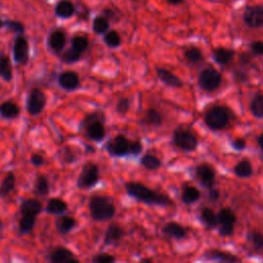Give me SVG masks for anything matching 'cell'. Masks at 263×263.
<instances>
[{
  "label": "cell",
  "mask_w": 263,
  "mask_h": 263,
  "mask_svg": "<svg viewBox=\"0 0 263 263\" xmlns=\"http://www.w3.org/2000/svg\"><path fill=\"white\" fill-rule=\"evenodd\" d=\"M200 220L209 228H215L218 226L217 214L210 208H203L200 211Z\"/></svg>",
  "instance_id": "obj_31"
},
{
  "label": "cell",
  "mask_w": 263,
  "mask_h": 263,
  "mask_svg": "<svg viewBox=\"0 0 263 263\" xmlns=\"http://www.w3.org/2000/svg\"><path fill=\"white\" fill-rule=\"evenodd\" d=\"M14 61L21 65H26L29 60V42L25 36L18 35L13 43Z\"/></svg>",
  "instance_id": "obj_13"
},
{
  "label": "cell",
  "mask_w": 263,
  "mask_h": 263,
  "mask_svg": "<svg viewBox=\"0 0 263 263\" xmlns=\"http://www.w3.org/2000/svg\"><path fill=\"white\" fill-rule=\"evenodd\" d=\"M46 104L45 93L40 88L31 89L27 99V110L30 115L36 116L40 114Z\"/></svg>",
  "instance_id": "obj_10"
},
{
  "label": "cell",
  "mask_w": 263,
  "mask_h": 263,
  "mask_svg": "<svg viewBox=\"0 0 263 263\" xmlns=\"http://www.w3.org/2000/svg\"><path fill=\"white\" fill-rule=\"evenodd\" d=\"M250 111L256 118H263V93H256L250 102Z\"/></svg>",
  "instance_id": "obj_29"
},
{
  "label": "cell",
  "mask_w": 263,
  "mask_h": 263,
  "mask_svg": "<svg viewBox=\"0 0 263 263\" xmlns=\"http://www.w3.org/2000/svg\"><path fill=\"white\" fill-rule=\"evenodd\" d=\"M1 227H2V222L0 221V228H1Z\"/></svg>",
  "instance_id": "obj_57"
},
{
  "label": "cell",
  "mask_w": 263,
  "mask_h": 263,
  "mask_svg": "<svg viewBox=\"0 0 263 263\" xmlns=\"http://www.w3.org/2000/svg\"><path fill=\"white\" fill-rule=\"evenodd\" d=\"M253 172H254L253 165L248 159H241L233 167V174L237 178H241V179L250 178L253 175Z\"/></svg>",
  "instance_id": "obj_26"
},
{
  "label": "cell",
  "mask_w": 263,
  "mask_h": 263,
  "mask_svg": "<svg viewBox=\"0 0 263 263\" xmlns=\"http://www.w3.org/2000/svg\"><path fill=\"white\" fill-rule=\"evenodd\" d=\"M88 209L90 217L98 222L110 220L116 212L113 200L105 195H92L88 201Z\"/></svg>",
  "instance_id": "obj_2"
},
{
  "label": "cell",
  "mask_w": 263,
  "mask_h": 263,
  "mask_svg": "<svg viewBox=\"0 0 263 263\" xmlns=\"http://www.w3.org/2000/svg\"><path fill=\"white\" fill-rule=\"evenodd\" d=\"M3 27H4V21L0 17V29L3 28Z\"/></svg>",
  "instance_id": "obj_56"
},
{
  "label": "cell",
  "mask_w": 263,
  "mask_h": 263,
  "mask_svg": "<svg viewBox=\"0 0 263 263\" xmlns=\"http://www.w3.org/2000/svg\"><path fill=\"white\" fill-rule=\"evenodd\" d=\"M100 178L99 166L93 162H86L77 180V186L80 189H87L95 186Z\"/></svg>",
  "instance_id": "obj_8"
},
{
  "label": "cell",
  "mask_w": 263,
  "mask_h": 263,
  "mask_svg": "<svg viewBox=\"0 0 263 263\" xmlns=\"http://www.w3.org/2000/svg\"><path fill=\"white\" fill-rule=\"evenodd\" d=\"M231 111L222 105H214L206 110L203 116L204 124L213 132L226 128L231 119Z\"/></svg>",
  "instance_id": "obj_3"
},
{
  "label": "cell",
  "mask_w": 263,
  "mask_h": 263,
  "mask_svg": "<svg viewBox=\"0 0 263 263\" xmlns=\"http://www.w3.org/2000/svg\"><path fill=\"white\" fill-rule=\"evenodd\" d=\"M54 13L61 18H69L75 13V5L70 0H60L54 6Z\"/></svg>",
  "instance_id": "obj_21"
},
{
  "label": "cell",
  "mask_w": 263,
  "mask_h": 263,
  "mask_svg": "<svg viewBox=\"0 0 263 263\" xmlns=\"http://www.w3.org/2000/svg\"><path fill=\"white\" fill-rule=\"evenodd\" d=\"M42 210V203L35 198L24 199L21 203V213L22 215H31L37 216Z\"/></svg>",
  "instance_id": "obj_23"
},
{
  "label": "cell",
  "mask_w": 263,
  "mask_h": 263,
  "mask_svg": "<svg viewBox=\"0 0 263 263\" xmlns=\"http://www.w3.org/2000/svg\"><path fill=\"white\" fill-rule=\"evenodd\" d=\"M130 141L123 135H117L108 141L106 150L111 156L123 157L129 154Z\"/></svg>",
  "instance_id": "obj_9"
},
{
  "label": "cell",
  "mask_w": 263,
  "mask_h": 263,
  "mask_svg": "<svg viewBox=\"0 0 263 263\" xmlns=\"http://www.w3.org/2000/svg\"><path fill=\"white\" fill-rule=\"evenodd\" d=\"M173 143L176 147L185 152H192L196 150L198 146V140L196 136L190 130L181 127L174 132Z\"/></svg>",
  "instance_id": "obj_6"
},
{
  "label": "cell",
  "mask_w": 263,
  "mask_h": 263,
  "mask_svg": "<svg viewBox=\"0 0 263 263\" xmlns=\"http://www.w3.org/2000/svg\"><path fill=\"white\" fill-rule=\"evenodd\" d=\"M130 108V101L127 98H120L116 103V112L120 115H125Z\"/></svg>",
  "instance_id": "obj_44"
},
{
  "label": "cell",
  "mask_w": 263,
  "mask_h": 263,
  "mask_svg": "<svg viewBox=\"0 0 263 263\" xmlns=\"http://www.w3.org/2000/svg\"><path fill=\"white\" fill-rule=\"evenodd\" d=\"M104 42L107 46L111 48H116L121 44V37L117 31L110 30L104 34Z\"/></svg>",
  "instance_id": "obj_37"
},
{
  "label": "cell",
  "mask_w": 263,
  "mask_h": 263,
  "mask_svg": "<svg viewBox=\"0 0 263 263\" xmlns=\"http://www.w3.org/2000/svg\"><path fill=\"white\" fill-rule=\"evenodd\" d=\"M142 121L146 125L157 127L162 124L163 115L158 110H156L154 108H150L145 112Z\"/></svg>",
  "instance_id": "obj_24"
},
{
  "label": "cell",
  "mask_w": 263,
  "mask_h": 263,
  "mask_svg": "<svg viewBox=\"0 0 263 263\" xmlns=\"http://www.w3.org/2000/svg\"><path fill=\"white\" fill-rule=\"evenodd\" d=\"M34 190L38 195H46L49 191V184L47 178L43 175H39L35 181Z\"/></svg>",
  "instance_id": "obj_39"
},
{
  "label": "cell",
  "mask_w": 263,
  "mask_h": 263,
  "mask_svg": "<svg viewBox=\"0 0 263 263\" xmlns=\"http://www.w3.org/2000/svg\"><path fill=\"white\" fill-rule=\"evenodd\" d=\"M36 222V216L31 215H22L20 220V231L22 233H29L33 230Z\"/></svg>",
  "instance_id": "obj_38"
},
{
  "label": "cell",
  "mask_w": 263,
  "mask_h": 263,
  "mask_svg": "<svg viewBox=\"0 0 263 263\" xmlns=\"http://www.w3.org/2000/svg\"><path fill=\"white\" fill-rule=\"evenodd\" d=\"M140 163L143 167H145L148 171H155L159 168L162 164L161 160L156 155L150 153H147L144 156H142Z\"/></svg>",
  "instance_id": "obj_32"
},
{
  "label": "cell",
  "mask_w": 263,
  "mask_h": 263,
  "mask_svg": "<svg viewBox=\"0 0 263 263\" xmlns=\"http://www.w3.org/2000/svg\"><path fill=\"white\" fill-rule=\"evenodd\" d=\"M182 1H183V0H166V2L170 3V4H172V5H177V4L181 3Z\"/></svg>",
  "instance_id": "obj_55"
},
{
  "label": "cell",
  "mask_w": 263,
  "mask_h": 263,
  "mask_svg": "<svg viewBox=\"0 0 263 263\" xmlns=\"http://www.w3.org/2000/svg\"><path fill=\"white\" fill-rule=\"evenodd\" d=\"M219 234L223 237L230 236L234 232V225L236 223V215L229 208L221 209L217 214Z\"/></svg>",
  "instance_id": "obj_7"
},
{
  "label": "cell",
  "mask_w": 263,
  "mask_h": 263,
  "mask_svg": "<svg viewBox=\"0 0 263 263\" xmlns=\"http://www.w3.org/2000/svg\"><path fill=\"white\" fill-rule=\"evenodd\" d=\"M242 17L246 25L252 29L263 27V6L254 5L247 7Z\"/></svg>",
  "instance_id": "obj_12"
},
{
  "label": "cell",
  "mask_w": 263,
  "mask_h": 263,
  "mask_svg": "<svg viewBox=\"0 0 263 263\" xmlns=\"http://www.w3.org/2000/svg\"><path fill=\"white\" fill-rule=\"evenodd\" d=\"M20 114V107L10 101L3 102L0 104V115L4 118H15Z\"/></svg>",
  "instance_id": "obj_28"
},
{
  "label": "cell",
  "mask_w": 263,
  "mask_h": 263,
  "mask_svg": "<svg viewBox=\"0 0 263 263\" xmlns=\"http://www.w3.org/2000/svg\"><path fill=\"white\" fill-rule=\"evenodd\" d=\"M250 48L255 55H263V41L257 40L252 42L250 45Z\"/></svg>",
  "instance_id": "obj_48"
},
{
  "label": "cell",
  "mask_w": 263,
  "mask_h": 263,
  "mask_svg": "<svg viewBox=\"0 0 263 263\" xmlns=\"http://www.w3.org/2000/svg\"><path fill=\"white\" fill-rule=\"evenodd\" d=\"M81 54L82 52L78 51L77 49H75L74 47H70L68 48L62 55V60L63 62L67 63V64H72L75 62H78L81 59Z\"/></svg>",
  "instance_id": "obj_42"
},
{
  "label": "cell",
  "mask_w": 263,
  "mask_h": 263,
  "mask_svg": "<svg viewBox=\"0 0 263 263\" xmlns=\"http://www.w3.org/2000/svg\"><path fill=\"white\" fill-rule=\"evenodd\" d=\"M233 78L237 83H245L248 80V75L242 71H235Z\"/></svg>",
  "instance_id": "obj_51"
},
{
  "label": "cell",
  "mask_w": 263,
  "mask_h": 263,
  "mask_svg": "<svg viewBox=\"0 0 263 263\" xmlns=\"http://www.w3.org/2000/svg\"><path fill=\"white\" fill-rule=\"evenodd\" d=\"M195 174L202 187L208 190L214 187L216 180V171L211 164L199 163L195 167Z\"/></svg>",
  "instance_id": "obj_11"
},
{
  "label": "cell",
  "mask_w": 263,
  "mask_h": 263,
  "mask_svg": "<svg viewBox=\"0 0 263 263\" xmlns=\"http://www.w3.org/2000/svg\"><path fill=\"white\" fill-rule=\"evenodd\" d=\"M142 150H143V145L139 140L130 142V146H129V154L130 155L137 156L142 152Z\"/></svg>",
  "instance_id": "obj_47"
},
{
  "label": "cell",
  "mask_w": 263,
  "mask_h": 263,
  "mask_svg": "<svg viewBox=\"0 0 263 263\" xmlns=\"http://www.w3.org/2000/svg\"><path fill=\"white\" fill-rule=\"evenodd\" d=\"M49 260L53 263H78L73 253L63 247H58L49 254Z\"/></svg>",
  "instance_id": "obj_15"
},
{
  "label": "cell",
  "mask_w": 263,
  "mask_h": 263,
  "mask_svg": "<svg viewBox=\"0 0 263 263\" xmlns=\"http://www.w3.org/2000/svg\"><path fill=\"white\" fill-rule=\"evenodd\" d=\"M55 226L60 233L66 234L76 226V220L70 216H62L57 219Z\"/></svg>",
  "instance_id": "obj_30"
},
{
  "label": "cell",
  "mask_w": 263,
  "mask_h": 263,
  "mask_svg": "<svg viewBox=\"0 0 263 263\" xmlns=\"http://www.w3.org/2000/svg\"><path fill=\"white\" fill-rule=\"evenodd\" d=\"M257 143H258L260 149L263 151V133L257 138Z\"/></svg>",
  "instance_id": "obj_54"
},
{
  "label": "cell",
  "mask_w": 263,
  "mask_h": 263,
  "mask_svg": "<svg viewBox=\"0 0 263 263\" xmlns=\"http://www.w3.org/2000/svg\"><path fill=\"white\" fill-rule=\"evenodd\" d=\"M66 45V34L62 30H54L48 36V46L51 50L60 52Z\"/></svg>",
  "instance_id": "obj_20"
},
{
  "label": "cell",
  "mask_w": 263,
  "mask_h": 263,
  "mask_svg": "<svg viewBox=\"0 0 263 263\" xmlns=\"http://www.w3.org/2000/svg\"><path fill=\"white\" fill-rule=\"evenodd\" d=\"M248 239L252 243L253 248L257 251L263 250V234L259 231L251 230L248 232Z\"/></svg>",
  "instance_id": "obj_40"
},
{
  "label": "cell",
  "mask_w": 263,
  "mask_h": 263,
  "mask_svg": "<svg viewBox=\"0 0 263 263\" xmlns=\"http://www.w3.org/2000/svg\"><path fill=\"white\" fill-rule=\"evenodd\" d=\"M31 163L35 166H40L44 163V158L42 155L34 153L31 155Z\"/></svg>",
  "instance_id": "obj_50"
},
{
  "label": "cell",
  "mask_w": 263,
  "mask_h": 263,
  "mask_svg": "<svg viewBox=\"0 0 263 263\" xmlns=\"http://www.w3.org/2000/svg\"><path fill=\"white\" fill-rule=\"evenodd\" d=\"M233 57H234V51L230 48L218 47V48H215L213 51V59L220 66L228 65L233 60Z\"/></svg>",
  "instance_id": "obj_22"
},
{
  "label": "cell",
  "mask_w": 263,
  "mask_h": 263,
  "mask_svg": "<svg viewBox=\"0 0 263 263\" xmlns=\"http://www.w3.org/2000/svg\"><path fill=\"white\" fill-rule=\"evenodd\" d=\"M89 45L87 37L82 35H76L71 39V46L80 52H84Z\"/></svg>",
  "instance_id": "obj_41"
},
{
  "label": "cell",
  "mask_w": 263,
  "mask_h": 263,
  "mask_svg": "<svg viewBox=\"0 0 263 263\" xmlns=\"http://www.w3.org/2000/svg\"><path fill=\"white\" fill-rule=\"evenodd\" d=\"M59 84L66 90H74L80 84L79 76L74 71H65L59 76Z\"/></svg>",
  "instance_id": "obj_17"
},
{
  "label": "cell",
  "mask_w": 263,
  "mask_h": 263,
  "mask_svg": "<svg viewBox=\"0 0 263 263\" xmlns=\"http://www.w3.org/2000/svg\"><path fill=\"white\" fill-rule=\"evenodd\" d=\"M221 84L222 75L218 70L209 67L200 71L198 75V85L202 90L206 92H213L217 90Z\"/></svg>",
  "instance_id": "obj_5"
},
{
  "label": "cell",
  "mask_w": 263,
  "mask_h": 263,
  "mask_svg": "<svg viewBox=\"0 0 263 263\" xmlns=\"http://www.w3.org/2000/svg\"><path fill=\"white\" fill-rule=\"evenodd\" d=\"M184 58L191 64H197L203 60V54L198 47L190 46L185 49Z\"/></svg>",
  "instance_id": "obj_35"
},
{
  "label": "cell",
  "mask_w": 263,
  "mask_h": 263,
  "mask_svg": "<svg viewBox=\"0 0 263 263\" xmlns=\"http://www.w3.org/2000/svg\"><path fill=\"white\" fill-rule=\"evenodd\" d=\"M67 209H68L67 202L58 197L50 198L46 204V212L51 215L63 214L67 211Z\"/></svg>",
  "instance_id": "obj_27"
},
{
  "label": "cell",
  "mask_w": 263,
  "mask_h": 263,
  "mask_svg": "<svg viewBox=\"0 0 263 263\" xmlns=\"http://www.w3.org/2000/svg\"><path fill=\"white\" fill-rule=\"evenodd\" d=\"M124 229L118 224H110L106 230L104 242L105 245H117L124 236Z\"/></svg>",
  "instance_id": "obj_18"
},
{
  "label": "cell",
  "mask_w": 263,
  "mask_h": 263,
  "mask_svg": "<svg viewBox=\"0 0 263 263\" xmlns=\"http://www.w3.org/2000/svg\"><path fill=\"white\" fill-rule=\"evenodd\" d=\"M156 75L158 79L166 86L179 88V87H182L184 84L180 77H178L172 71L165 68H156Z\"/></svg>",
  "instance_id": "obj_14"
},
{
  "label": "cell",
  "mask_w": 263,
  "mask_h": 263,
  "mask_svg": "<svg viewBox=\"0 0 263 263\" xmlns=\"http://www.w3.org/2000/svg\"><path fill=\"white\" fill-rule=\"evenodd\" d=\"M4 27H6L10 32L15 33L17 35H21L25 32V26L20 21L15 20H5L4 21Z\"/></svg>",
  "instance_id": "obj_43"
},
{
  "label": "cell",
  "mask_w": 263,
  "mask_h": 263,
  "mask_svg": "<svg viewBox=\"0 0 263 263\" xmlns=\"http://www.w3.org/2000/svg\"><path fill=\"white\" fill-rule=\"evenodd\" d=\"M14 187H15V177L12 173H8L1 183L0 195L2 197L7 196L14 190Z\"/></svg>",
  "instance_id": "obj_34"
},
{
  "label": "cell",
  "mask_w": 263,
  "mask_h": 263,
  "mask_svg": "<svg viewBox=\"0 0 263 263\" xmlns=\"http://www.w3.org/2000/svg\"><path fill=\"white\" fill-rule=\"evenodd\" d=\"M162 233L167 237L177 240H181L187 236L186 228L175 221H171L164 224V226L162 227Z\"/></svg>",
  "instance_id": "obj_16"
},
{
  "label": "cell",
  "mask_w": 263,
  "mask_h": 263,
  "mask_svg": "<svg viewBox=\"0 0 263 263\" xmlns=\"http://www.w3.org/2000/svg\"><path fill=\"white\" fill-rule=\"evenodd\" d=\"M231 147L236 151H242L247 147V142H246L245 139L238 138V139H235L234 141L231 142Z\"/></svg>",
  "instance_id": "obj_49"
},
{
  "label": "cell",
  "mask_w": 263,
  "mask_h": 263,
  "mask_svg": "<svg viewBox=\"0 0 263 263\" xmlns=\"http://www.w3.org/2000/svg\"><path fill=\"white\" fill-rule=\"evenodd\" d=\"M0 77L5 81H10L12 78L11 63L5 54H0Z\"/></svg>",
  "instance_id": "obj_33"
},
{
  "label": "cell",
  "mask_w": 263,
  "mask_h": 263,
  "mask_svg": "<svg viewBox=\"0 0 263 263\" xmlns=\"http://www.w3.org/2000/svg\"><path fill=\"white\" fill-rule=\"evenodd\" d=\"M240 62H242V64H247V63H249L250 62V57L247 54V53H242L241 55H240Z\"/></svg>",
  "instance_id": "obj_53"
},
{
  "label": "cell",
  "mask_w": 263,
  "mask_h": 263,
  "mask_svg": "<svg viewBox=\"0 0 263 263\" xmlns=\"http://www.w3.org/2000/svg\"><path fill=\"white\" fill-rule=\"evenodd\" d=\"M84 134L87 139L101 142L106 136V129L104 125V116L102 113H91L85 117L82 121Z\"/></svg>",
  "instance_id": "obj_4"
},
{
  "label": "cell",
  "mask_w": 263,
  "mask_h": 263,
  "mask_svg": "<svg viewBox=\"0 0 263 263\" xmlns=\"http://www.w3.org/2000/svg\"><path fill=\"white\" fill-rule=\"evenodd\" d=\"M114 261H115V257L107 253H100L92 259V262L95 263H112Z\"/></svg>",
  "instance_id": "obj_46"
},
{
  "label": "cell",
  "mask_w": 263,
  "mask_h": 263,
  "mask_svg": "<svg viewBox=\"0 0 263 263\" xmlns=\"http://www.w3.org/2000/svg\"><path fill=\"white\" fill-rule=\"evenodd\" d=\"M60 157L66 163H71L76 159L75 152L70 147H64L60 152Z\"/></svg>",
  "instance_id": "obj_45"
},
{
  "label": "cell",
  "mask_w": 263,
  "mask_h": 263,
  "mask_svg": "<svg viewBox=\"0 0 263 263\" xmlns=\"http://www.w3.org/2000/svg\"><path fill=\"white\" fill-rule=\"evenodd\" d=\"M203 258L208 260H213V261H218V262H238L239 259L230 253L217 250V249H211L204 252Z\"/></svg>",
  "instance_id": "obj_19"
},
{
  "label": "cell",
  "mask_w": 263,
  "mask_h": 263,
  "mask_svg": "<svg viewBox=\"0 0 263 263\" xmlns=\"http://www.w3.org/2000/svg\"><path fill=\"white\" fill-rule=\"evenodd\" d=\"M200 191L194 186H184L181 193V199L185 204L195 203L200 199Z\"/></svg>",
  "instance_id": "obj_25"
},
{
  "label": "cell",
  "mask_w": 263,
  "mask_h": 263,
  "mask_svg": "<svg viewBox=\"0 0 263 263\" xmlns=\"http://www.w3.org/2000/svg\"><path fill=\"white\" fill-rule=\"evenodd\" d=\"M110 27L109 20L106 16L99 15L92 21V30L97 34H105Z\"/></svg>",
  "instance_id": "obj_36"
},
{
  "label": "cell",
  "mask_w": 263,
  "mask_h": 263,
  "mask_svg": "<svg viewBox=\"0 0 263 263\" xmlns=\"http://www.w3.org/2000/svg\"><path fill=\"white\" fill-rule=\"evenodd\" d=\"M208 197H209V199H210L211 201H214V202L217 201V200L220 198V192H219V190L215 189L214 187L211 188V189H209Z\"/></svg>",
  "instance_id": "obj_52"
},
{
  "label": "cell",
  "mask_w": 263,
  "mask_h": 263,
  "mask_svg": "<svg viewBox=\"0 0 263 263\" xmlns=\"http://www.w3.org/2000/svg\"><path fill=\"white\" fill-rule=\"evenodd\" d=\"M126 193L138 201L144 202L149 205L168 206L173 204L171 198L158 191L152 190L146 185L138 182H128L125 184Z\"/></svg>",
  "instance_id": "obj_1"
}]
</instances>
